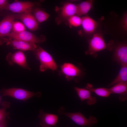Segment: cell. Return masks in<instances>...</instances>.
Here are the masks:
<instances>
[{
    "instance_id": "17",
    "label": "cell",
    "mask_w": 127,
    "mask_h": 127,
    "mask_svg": "<svg viewBox=\"0 0 127 127\" xmlns=\"http://www.w3.org/2000/svg\"><path fill=\"white\" fill-rule=\"evenodd\" d=\"M77 12V5L71 3H67L62 8L61 16L63 19L67 20L70 17L76 15Z\"/></svg>"
},
{
    "instance_id": "9",
    "label": "cell",
    "mask_w": 127,
    "mask_h": 127,
    "mask_svg": "<svg viewBox=\"0 0 127 127\" xmlns=\"http://www.w3.org/2000/svg\"><path fill=\"white\" fill-rule=\"evenodd\" d=\"M6 60L11 65L16 64L24 69L30 70L27 62L25 55L21 51L8 53L6 56Z\"/></svg>"
},
{
    "instance_id": "23",
    "label": "cell",
    "mask_w": 127,
    "mask_h": 127,
    "mask_svg": "<svg viewBox=\"0 0 127 127\" xmlns=\"http://www.w3.org/2000/svg\"><path fill=\"white\" fill-rule=\"evenodd\" d=\"M10 104L9 102L6 101L2 103V107L0 109V122L9 115V113L6 112V110L10 107Z\"/></svg>"
},
{
    "instance_id": "10",
    "label": "cell",
    "mask_w": 127,
    "mask_h": 127,
    "mask_svg": "<svg viewBox=\"0 0 127 127\" xmlns=\"http://www.w3.org/2000/svg\"><path fill=\"white\" fill-rule=\"evenodd\" d=\"M15 19L13 15H9L0 22V45L4 43V39L11 32Z\"/></svg>"
},
{
    "instance_id": "26",
    "label": "cell",
    "mask_w": 127,
    "mask_h": 127,
    "mask_svg": "<svg viewBox=\"0 0 127 127\" xmlns=\"http://www.w3.org/2000/svg\"><path fill=\"white\" fill-rule=\"evenodd\" d=\"M122 25L123 29L125 31L127 30V16L125 14L124 16L122 21Z\"/></svg>"
},
{
    "instance_id": "8",
    "label": "cell",
    "mask_w": 127,
    "mask_h": 127,
    "mask_svg": "<svg viewBox=\"0 0 127 127\" xmlns=\"http://www.w3.org/2000/svg\"><path fill=\"white\" fill-rule=\"evenodd\" d=\"M3 41L4 43H6L7 45L10 46L13 49H18L21 51H33L37 47L35 44L34 43L13 39L8 37L4 38Z\"/></svg>"
},
{
    "instance_id": "28",
    "label": "cell",
    "mask_w": 127,
    "mask_h": 127,
    "mask_svg": "<svg viewBox=\"0 0 127 127\" xmlns=\"http://www.w3.org/2000/svg\"><path fill=\"white\" fill-rule=\"evenodd\" d=\"M0 100H1V98H0Z\"/></svg>"
},
{
    "instance_id": "27",
    "label": "cell",
    "mask_w": 127,
    "mask_h": 127,
    "mask_svg": "<svg viewBox=\"0 0 127 127\" xmlns=\"http://www.w3.org/2000/svg\"><path fill=\"white\" fill-rule=\"evenodd\" d=\"M7 120L6 119L0 122V127H7Z\"/></svg>"
},
{
    "instance_id": "21",
    "label": "cell",
    "mask_w": 127,
    "mask_h": 127,
    "mask_svg": "<svg viewBox=\"0 0 127 127\" xmlns=\"http://www.w3.org/2000/svg\"><path fill=\"white\" fill-rule=\"evenodd\" d=\"M33 15L39 24L46 20L49 18L48 14L39 8H36L32 10Z\"/></svg>"
},
{
    "instance_id": "1",
    "label": "cell",
    "mask_w": 127,
    "mask_h": 127,
    "mask_svg": "<svg viewBox=\"0 0 127 127\" xmlns=\"http://www.w3.org/2000/svg\"><path fill=\"white\" fill-rule=\"evenodd\" d=\"M37 59L39 60L40 65L39 70L44 72L48 69L53 71L57 69V65L52 56L47 52L39 46L33 51Z\"/></svg>"
},
{
    "instance_id": "20",
    "label": "cell",
    "mask_w": 127,
    "mask_h": 127,
    "mask_svg": "<svg viewBox=\"0 0 127 127\" xmlns=\"http://www.w3.org/2000/svg\"><path fill=\"white\" fill-rule=\"evenodd\" d=\"M86 89L91 92H94L98 95L103 97H108L111 94L108 88L104 87L94 88L93 85L88 83L86 85Z\"/></svg>"
},
{
    "instance_id": "15",
    "label": "cell",
    "mask_w": 127,
    "mask_h": 127,
    "mask_svg": "<svg viewBox=\"0 0 127 127\" xmlns=\"http://www.w3.org/2000/svg\"><path fill=\"white\" fill-rule=\"evenodd\" d=\"M74 89L81 102L87 100V103L89 105L95 104L97 99L96 97L92 96L91 92L87 89L75 87Z\"/></svg>"
},
{
    "instance_id": "13",
    "label": "cell",
    "mask_w": 127,
    "mask_h": 127,
    "mask_svg": "<svg viewBox=\"0 0 127 127\" xmlns=\"http://www.w3.org/2000/svg\"><path fill=\"white\" fill-rule=\"evenodd\" d=\"M113 59L121 65H127V46L126 43L121 44L116 47Z\"/></svg>"
},
{
    "instance_id": "7",
    "label": "cell",
    "mask_w": 127,
    "mask_h": 127,
    "mask_svg": "<svg viewBox=\"0 0 127 127\" xmlns=\"http://www.w3.org/2000/svg\"><path fill=\"white\" fill-rule=\"evenodd\" d=\"M36 3L28 1H16L9 3L5 10L18 14L31 12Z\"/></svg>"
},
{
    "instance_id": "19",
    "label": "cell",
    "mask_w": 127,
    "mask_h": 127,
    "mask_svg": "<svg viewBox=\"0 0 127 127\" xmlns=\"http://www.w3.org/2000/svg\"><path fill=\"white\" fill-rule=\"evenodd\" d=\"M119 71L116 77L107 86H113L120 83L127 82V65H121Z\"/></svg>"
},
{
    "instance_id": "25",
    "label": "cell",
    "mask_w": 127,
    "mask_h": 127,
    "mask_svg": "<svg viewBox=\"0 0 127 127\" xmlns=\"http://www.w3.org/2000/svg\"><path fill=\"white\" fill-rule=\"evenodd\" d=\"M9 3L8 0H0V11L5 10Z\"/></svg>"
},
{
    "instance_id": "22",
    "label": "cell",
    "mask_w": 127,
    "mask_h": 127,
    "mask_svg": "<svg viewBox=\"0 0 127 127\" xmlns=\"http://www.w3.org/2000/svg\"><path fill=\"white\" fill-rule=\"evenodd\" d=\"M67 20L70 26L77 27L81 25L82 19L77 15H73L68 18Z\"/></svg>"
},
{
    "instance_id": "14",
    "label": "cell",
    "mask_w": 127,
    "mask_h": 127,
    "mask_svg": "<svg viewBox=\"0 0 127 127\" xmlns=\"http://www.w3.org/2000/svg\"><path fill=\"white\" fill-rule=\"evenodd\" d=\"M111 94H119V101L123 102L127 99V82L116 84L108 88Z\"/></svg>"
},
{
    "instance_id": "16",
    "label": "cell",
    "mask_w": 127,
    "mask_h": 127,
    "mask_svg": "<svg viewBox=\"0 0 127 127\" xmlns=\"http://www.w3.org/2000/svg\"><path fill=\"white\" fill-rule=\"evenodd\" d=\"M81 19V25L84 32L88 34L93 33L98 25L97 21L87 15L84 16Z\"/></svg>"
},
{
    "instance_id": "6",
    "label": "cell",
    "mask_w": 127,
    "mask_h": 127,
    "mask_svg": "<svg viewBox=\"0 0 127 127\" xmlns=\"http://www.w3.org/2000/svg\"><path fill=\"white\" fill-rule=\"evenodd\" d=\"M82 73L81 70L78 67L72 64L68 63H65L62 65L60 70L59 72V75H64L68 81L75 78L79 77Z\"/></svg>"
},
{
    "instance_id": "3",
    "label": "cell",
    "mask_w": 127,
    "mask_h": 127,
    "mask_svg": "<svg viewBox=\"0 0 127 127\" xmlns=\"http://www.w3.org/2000/svg\"><path fill=\"white\" fill-rule=\"evenodd\" d=\"M2 93L4 96H10L23 101H26L34 96L40 97L41 95L40 92L35 93L20 88H4L2 91Z\"/></svg>"
},
{
    "instance_id": "4",
    "label": "cell",
    "mask_w": 127,
    "mask_h": 127,
    "mask_svg": "<svg viewBox=\"0 0 127 127\" xmlns=\"http://www.w3.org/2000/svg\"><path fill=\"white\" fill-rule=\"evenodd\" d=\"M107 47L102 34L100 33H95L88 41V49L85 52V54L95 57L97 52Z\"/></svg>"
},
{
    "instance_id": "2",
    "label": "cell",
    "mask_w": 127,
    "mask_h": 127,
    "mask_svg": "<svg viewBox=\"0 0 127 127\" xmlns=\"http://www.w3.org/2000/svg\"><path fill=\"white\" fill-rule=\"evenodd\" d=\"M65 108L61 107L58 110V113L67 116L76 124L82 127L92 126L97 123L98 120L95 117L90 116L86 118L80 112L68 113L65 112Z\"/></svg>"
},
{
    "instance_id": "12",
    "label": "cell",
    "mask_w": 127,
    "mask_h": 127,
    "mask_svg": "<svg viewBox=\"0 0 127 127\" xmlns=\"http://www.w3.org/2000/svg\"><path fill=\"white\" fill-rule=\"evenodd\" d=\"M38 117L40 120V124L42 127L55 126L58 120V116L57 115L48 113L42 110L39 111Z\"/></svg>"
},
{
    "instance_id": "11",
    "label": "cell",
    "mask_w": 127,
    "mask_h": 127,
    "mask_svg": "<svg viewBox=\"0 0 127 127\" xmlns=\"http://www.w3.org/2000/svg\"><path fill=\"white\" fill-rule=\"evenodd\" d=\"M15 18L20 20L29 29L35 31L38 28V23L31 12H26L13 15Z\"/></svg>"
},
{
    "instance_id": "24",
    "label": "cell",
    "mask_w": 127,
    "mask_h": 127,
    "mask_svg": "<svg viewBox=\"0 0 127 127\" xmlns=\"http://www.w3.org/2000/svg\"><path fill=\"white\" fill-rule=\"evenodd\" d=\"M12 32L19 33L25 31V26L22 23L18 21H14L12 27Z\"/></svg>"
},
{
    "instance_id": "18",
    "label": "cell",
    "mask_w": 127,
    "mask_h": 127,
    "mask_svg": "<svg viewBox=\"0 0 127 127\" xmlns=\"http://www.w3.org/2000/svg\"><path fill=\"white\" fill-rule=\"evenodd\" d=\"M94 1L88 0L82 2L77 5V12L76 15L80 16L87 15L92 8Z\"/></svg>"
},
{
    "instance_id": "5",
    "label": "cell",
    "mask_w": 127,
    "mask_h": 127,
    "mask_svg": "<svg viewBox=\"0 0 127 127\" xmlns=\"http://www.w3.org/2000/svg\"><path fill=\"white\" fill-rule=\"evenodd\" d=\"M13 39L20 40L24 41L34 43H43L45 40V36L39 37L33 34L26 30L19 33L12 32L6 36Z\"/></svg>"
}]
</instances>
